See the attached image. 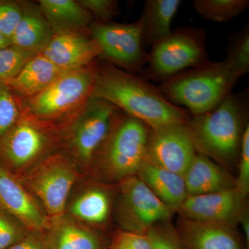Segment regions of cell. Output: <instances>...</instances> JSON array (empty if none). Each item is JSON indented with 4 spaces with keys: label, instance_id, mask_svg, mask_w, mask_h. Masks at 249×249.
<instances>
[{
    "label": "cell",
    "instance_id": "obj_1",
    "mask_svg": "<svg viewBox=\"0 0 249 249\" xmlns=\"http://www.w3.org/2000/svg\"><path fill=\"white\" fill-rule=\"evenodd\" d=\"M92 97L110 103L151 129L186 124L191 118L188 111L168 101L146 78L111 64L99 65Z\"/></svg>",
    "mask_w": 249,
    "mask_h": 249
},
{
    "label": "cell",
    "instance_id": "obj_2",
    "mask_svg": "<svg viewBox=\"0 0 249 249\" xmlns=\"http://www.w3.org/2000/svg\"><path fill=\"white\" fill-rule=\"evenodd\" d=\"M248 108L231 93L217 107L187 123L196 152L224 168L238 160Z\"/></svg>",
    "mask_w": 249,
    "mask_h": 249
},
{
    "label": "cell",
    "instance_id": "obj_3",
    "mask_svg": "<svg viewBox=\"0 0 249 249\" xmlns=\"http://www.w3.org/2000/svg\"><path fill=\"white\" fill-rule=\"evenodd\" d=\"M239 78L225 60L210 61L165 80L159 89L174 105L198 116L217 107L231 93Z\"/></svg>",
    "mask_w": 249,
    "mask_h": 249
},
{
    "label": "cell",
    "instance_id": "obj_4",
    "mask_svg": "<svg viewBox=\"0 0 249 249\" xmlns=\"http://www.w3.org/2000/svg\"><path fill=\"white\" fill-rule=\"evenodd\" d=\"M60 144V126L40 120L24 108L18 122L0 139V162L19 178L52 155Z\"/></svg>",
    "mask_w": 249,
    "mask_h": 249
},
{
    "label": "cell",
    "instance_id": "obj_5",
    "mask_svg": "<svg viewBox=\"0 0 249 249\" xmlns=\"http://www.w3.org/2000/svg\"><path fill=\"white\" fill-rule=\"evenodd\" d=\"M99 65L62 72L40 93L23 98L24 108L40 120L59 125L84 107L92 97Z\"/></svg>",
    "mask_w": 249,
    "mask_h": 249
},
{
    "label": "cell",
    "instance_id": "obj_6",
    "mask_svg": "<svg viewBox=\"0 0 249 249\" xmlns=\"http://www.w3.org/2000/svg\"><path fill=\"white\" fill-rule=\"evenodd\" d=\"M122 114L110 103L91 97L84 107L60 124L61 142L75 163L93 165L95 158Z\"/></svg>",
    "mask_w": 249,
    "mask_h": 249
},
{
    "label": "cell",
    "instance_id": "obj_7",
    "mask_svg": "<svg viewBox=\"0 0 249 249\" xmlns=\"http://www.w3.org/2000/svg\"><path fill=\"white\" fill-rule=\"evenodd\" d=\"M150 127L122 112L93 161L103 178L120 183L137 175L145 153Z\"/></svg>",
    "mask_w": 249,
    "mask_h": 249
},
{
    "label": "cell",
    "instance_id": "obj_8",
    "mask_svg": "<svg viewBox=\"0 0 249 249\" xmlns=\"http://www.w3.org/2000/svg\"><path fill=\"white\" fill-rule=\"evenodd\" d=\"M206 37L203 29L182 27L172 31L151 47L142 73L144 78L163 83L181 72L206 65L210 62Z\"/></svg>",
    "mask_w": 249,
    "mask_h": 249
},
{
    "label": "cell",
    "instance_id": "obj_9",
    "mask_svg": "<svg viewBox=\"0 0 249 249\" xmlns=\"http://www.w3.org/2000/svg\"><path fill=\"white\" fill-rule=\"evenodd\" d=\"M76 163L66 155L52 154L18 178L51 219L63 215L69 195L78 178Z\"/></svg>",
    "mask_w": 249,
    "mask_h": 249
},
{
    "label": "cell",
    "instance_id": "obj_10",
    "mask_svg": "<svg viewBox=\"0 0 249 249\" xmlns=\"http://www.w3.org/2000/svg\"><path fill=\"white\" fill-rule=\"evenodd\" d=\"M89 34L97 44L101 55L111 65L134 74H142L148 53L142 42L139 20L130 24L95 22L89 26Z\"/></svg>",
    "mask_w": 249,
    "mask_h": 249
},
{
    "label": "cell",
    "instance_id": "obj_11",
    "mask_svg": "<svg viewBox=\"0 0 249 249\" xmlns=\"http://www.w3.org/2000/svg\"><path fill=\"white\" fill-rule=\"evenodd\" d=\"M174 213L137 175L121 181L116 214L121 230L146 234L154 226L170 222Z\"/></svg>",
    "mask_w": 249,
    "mask_h": 249
},
{
    "label": "cell",
    "instance_id": "obj_12",
    "mask_svg": "<svg viewBox=\"0 0 249 249\" xmlns=\"http://www.w3.org/2000/svg\"><path fill=\"white\" fill-rule=\"evenodd\" d=\"M196 153L188 124L150 128L145 160L183 175Z\"/></svg>",
    "mask_w": 249,
    "mask_h": 249
},
{
    "label": "cell",
    "instance_id": "obj_13",
    "mask_svg": "<svg viewBox=\"0 0 249 249\" xmlns=\"http://www.w3.org/2000/svg\"><path fill=\"white\" fill-rule=\"evenodd\" d=\"M247 197L237 188L188 196L178 212L181 217L235 228L247 208Z\"/></svg>",
    "mask_w": 249,
    "mask_h": 249
},
{
    "label": "cell",
    "instance_id": "obj_14",
    "mask_svg": "<svg viewBox=\"0 0 249 249\" xmlns=\"http://www.w3.org/2000/svg\"><path fill=\"white\" fill-rule=\"evenodd\" d=\"M0 207L29 231L42 232L51 219L19 178L0 162Z\"/></svg>",
    "mask_w": 249,
    "mask_h": 249
},
{
    "label": "cell",
    "instance_id": "obj_15",
    "mask_svg": "<svg viewBox=\"0 0 249 249\" xmlns=\"http://www.w3.org/2000/svg\"><path fill=\"white\" fill-rule=\"evenodd\" d=\"M48 58L64 71L76 70L90 65L101 55V51L91 36L84 31L55 33L42 51Z\"/></svg>",
    "mask_w": 249,
    "mask_h": 249
},
{
    "label": "cell",
    "instance_id": "obj_16",
    "mask_svg": "<svg viewBox=\"0 0 249 249\" xmlns=\"http://www.w3.org/2000/svg\"><path fill=\"white\" fill-rule=\"evenodd\" d=\"M176 229L187 249H245L234 227L180 216Z\"/></svg>",
    "mask_w": 249,
    "mask_h": 249
},
{
    "label": "cell",
    "instance_id": "obj_17",
    "mask_svg": "<svg viewBox=\"0 0 249 249\" xmlns=\"http://www.w3.org/2000/svg\"><path fill=\"white\" fill-rule=\"evenodd\" d=\"M183 176L188 196L236 188L235 179L222 166L199 153H196Z\"/></svg>",
    "mask_w": 249,
    "mask_h": 249
},
{
    "label": "cell",
    "instance_id": "obj_18",
    "mask_svg": "<svg viewBox=\"0 0 249 249\" xmlns=\"http://www.w3.org/2000/svg\"><path fill=\"white\" fill-rule=\"evenodd\" d=\"M46 231L47 249H103V241L97 232L64 214L51 219Z\"/></svg>",
    "mask_w": 249,
    "mask_h": 249
},
{
    "label": "cell",
    "instance_id": "obj_19",
    "mask_svg": "<svg viewBox=\"0 0 249 249\" xmlns=\"http://www.w3.org/2000/svg\"><path fill=\"white\" fill-rule=\"evenodd\" d=\"M137 176L162 202L178 212L188 196L183 175L144 160Z\"/></svg>",
    "mask_w": 249,
    "mask_h": 249
},
{
    "label": "cell",
    "instance_id": "obj_20",
    "mask_svg": "<svg viewBox=\"0 0 249 249\" xmlns=\"http://www.w3.org/2000/svg\"><path fill=\"white\" fill-rule=\"evenodd\" d=\"M179 0H147L139 20L145 47L155 45L171 34V23Z\"/></svg>",
    "mask_w": 249,
    "mask_h": 249
},
{
    "label": "cell",
    "instance_id": "obj_21",
    "mask_svg": "<svg viewBox=\"0 0 249 249\" xmlns=\"http://www.w3.org/2000/svg\"><path fill=\"white\" fill-rule=\"evenodd\" d=\"M20 22L11 38L12 45L36 53H41L55 33L39 8L24 6Z\"/></svg>",
    "mask_w": 249,
    "mask_h": 249
},
{
    "label": "cell",
    "instance_id": "obj_22",
    "mask_svg": "<svg viewBox=\"0 0 249 249\" xmlns=\"http://www.w3.org/2000/svg\"><path fill=\"white\" fill-rule=\"evenodd\" d=\"M64 71L39 53L27 62L14 79L6 84L20 97L30 98L47 88Z\"/></svg>",
    "mask_w": 249,
    "mask_h": 249
},
{
    "label": "cell",
    "instance_id": "obj_23",
    "mask_svg": "<svg viewBox=\"0 0 249 249\" xmlns=\"http://www.w3.org/2000/svg\"><path fill=\"white\" fill-rule=\"evenodd\" d=\"M39 9L53 32L83 31L92 23L93 16L74 0H40Z\"/></svg>",
    "mask_w": 249,
    "mask_h": 249
},
{
    "label": "cell",
    "instance_id": "obj_24",
    "mask_svg": "<svg viewBox=\"0 0 249 249\" xmlns=\"http://www.w3.org/2000/svg\"><path fill=\"white\" fill-rule=\"evenodd\" d=\"M110 196L103 188H89L83 192L70 206L72 217L90 224H102L107 222L110 214Z\"/></svg>",
    "mask_w": 249,
    "mask_h": 249
},
{
    "label": "cell",
    "instance_id": "obj_25",
    "mask_svg": "<svg viewBox=\"0 0 249 249\" xmlns=\"http://www.w3.org/2000/svg\"><path fill=\"white\" fill-rule=\"evenodd\" d=\"M193 6L206 20L226 22L231 20L249 4L248 0H195Z\"/></svg>",
    "mask_w": 249,
    "mask_h": 249
},
{
    "label": "cell",
    "instance_id": "obj_26",
    "mask_svg": "<svg viewBox=\"0 0 249 249\" xmlns=\"http://www.w3.org/2000/svg\"><path fill=\"white\" fill-rule=\"evenodd\" d=\"M24 110L23 98L9 85L0 83V139L14 127Z\"/></svg>",
    "mask_w": 249,
    "mask_h": 249
},
{
    "label": "cell",
    "instance_id": "obj_27",
    "mask_svg": "<svg viewBox=\"0 0 249 249\" xmlns=\"http://www.w3.org/2000/svg\"><path fill=\"white\" fill-rule=\"evenodd\" d=\"M37 53L11 45L0 49V83H8Z\"/></svg>",
    "mask_w": 249,
    "mask_h": 249
},
{
    "label": "cell",
    "instance_id": "obj_28",
    "mask_svg": "<svg viewBox=\"0 0 249 249\" xmlns=\"http://www.w3.org/2000/svg\"><path fill=\"white\" fill-rule=\"evenodd\" d=\"M226 61L237 76L242 77L249 71V31L245 28L236 34L229 44Z\"/></svg>",
    "mask_w": 249,
    "mask_h": 249
},
{
    "label": "cell",
    "instance_id": "obj_29",
    "mask_svg": "<svg viewBox=\"0 0 249 249\" xmlns=\"http://www.w3.org/2000/svg\"><path fill=\"white\" fill-rule=\"evenodd\" d=\"M146 235L152 249H187L176 228L170 222L160 223L150 228Z\"/></svg>",
    "mask_w": 249,
    "mask_h": 249
},
{
    "label": "cell",
    "instance_id": "obj_30",
    "mask_svg": "<svg viewBox=\"0 0 249 249\" xmlns=\"http://www.w3.org/2000/svg\"><path fill=\"white\" fill-rule=\"evenodd\" d=\"M29 232L16 218L0 209V249H8Z\"/></svg>",
    "mask_w": 249,
    "mask_h": 249
},
{
    "label": "cell",
    "instance_id": "obj_31",
    "mask_svg": "<svg viewBox=\"0 0 249 249\" xmlns=\"http://www.w3.org/2000/svg\"><path fill=\"white\" fill-rule=\"evenodd\" d=\"M22 3L0 1V33L10 40L22 19Z\"/></svg>",
    "mask_w": 249,
    "mask_h": 249
},
{
    "label": "cell",
    "instance_id": "obj_32",
    "mask_svg": "<svg viewBox=\"0 0 249 249\" xmlns=\"http://www.w3.org/2000/svg\"><path fill=\"white\" fill-rule=\"evenodd\" d=\"M78 2L98 19L97 22H109L119 14V3L114 0H80Z\"/></svg>",
    "mask_w": 249,
    "mask_h": 249
},
{
    "label": "cell",
    "instance_id": "obj_33",
    "mask_svg": "<svg viewBox=\"0 0 249 249\" xmlns=\"http://www.w3.org/2000/svg\"><path fill=\"white\" fill-rule=\"evenodd\" d=\"M238 175L235 178L236 188L247 196L249 192V125L247 124L243 134L240 156Z\"/></svg>",
    "mask_w": 249,
    "mask_h": 249
},
{
    "label": "cell",
    "instance_id": "obj_34",
    "mask_svg": "<svg viewBox=\"0 0 249 249\" xmlns=\"http://www.w3.org/2000/svg\"><path fill=\"white\" fill-rule=\"evenodd\" d=\"M109 249H152L146 234L119 231L111 240Z\"/></svg>",
    "mask_w": 249,
    "mask_h": 249
},
{
    "label": "cell",
    "instance_id": "obj_35",
    "mask_svg": "<svg viewBox=\"0 0 249 249\" xmlns=\"http://www.w3.org/2000/svg\"><path fill=\"white\" fill-rule=\"evenodd\" d=\"M40 232L29 231L22 240L8 249H47L45 238Z\"/></svg>",
    "mask_w": 249,
    "mask_h": 249
},
{
    "label": "cell",
    "instance_id": "obj_36",
    "mask_svg": "<svg viewBox=\"0 0 249 249\" xmlns=\"http://www.w3.org/2000/svg\"><path fill=\"white\" fill-rule=\"evenodd\" d=\"M239 223L242 226V230L243 231L244 240L247 247L249 246V214L248 209H246L242 214Z\"/></svg>",
    "mask_w": 249,
    "mask_h": 249
},
{
    "label": "cell",
    "instance_id": "obj_37",
    "mask_svg": "<svg viewBox=\"0 0 249 249\" xmlns=\"http://www.w3.org/2000/svg\"><path fill=\"white\" fill-rule=\"evenodd\" d=\"M11 45H12L11 41L0 33V49L4 48V47H7V46Z\"/></svg>",
    "mask_w": 249,
    "mask_h": 249
},
{
    "label": "cell",
    "instance_id": "obj_38",
    "mask_svg": "<svg viewBox=\"0 0 249 249\" xmlns=\"http://www.w3.org/2000/svg\"><path fill=\"white\" fill-rule=\"evenodd\" d=\"M0 209H1V207H0Z\"/></svg>",
    "mask_w": 249,
    "mask_h": 249
}]
</instances>
